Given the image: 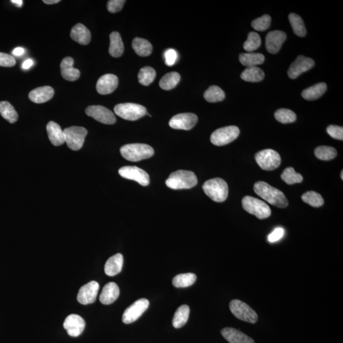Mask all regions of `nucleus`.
Returning <instances> with one entry per match:
<instances>
[{"label":"nucleus","instance_id":"41","mask_svg":"<svg viewBox=\"0 0 343 343\" xmlns=\"http://www.w3.org/2000/svg\"><path fill=\"white\" fill-rule=\"evenodd\" d=\"M281 178L287 184L301 183L303 180L302 175L296 173L293 168L288 167L283 172Z\"/></svg>","mask_w":343,"mask_h":343},{"label":"nucleus","instance_id":"26","mask_svg":"<svg viewBox=\"0 0 343 343\" xmlns=\"http://www.w3.org/2000/svg\"><path fill=\"white\" fill-rule=\"evenodd\" d=\"M123 264L124 257L122 254L118 253L111 256L106 262L105 266V274L110 277L118 275L121 271Z\"/></svg>","mask_w":343,"mask_h":343},{"label":"nucleus","instance_id":"47","mask_svg":"<svg viewBox=\"0 0 343 343\" xmlns=\"http://www.w3.org/2000/svg\"><path fill=\"white\" fill-rule=\"evenodd\" d=\"M164 57L166 65L168 66H172L175 64L178 59V53L174 49L169 48L165 51Z\"/></svg>","mask_w":343,"mask_h":343},{"label":"nucleus","instance_id":"27","mask_svg":"<svg viewBox=\"0 0 343 343\" xmlns=\"http://www.w3.org/2000/svg\"><path fill=\"white\" fill-rule=\"evenodd\" d=\"M110 45L109 53L113 57H119L123 55L124 45L120 35L118 32L111 33L110 36Z\"/></svg>","mask_w":343,"mask_h":343},{"label":"nucleus","instance_id":"17","mask_svg":"<svg viewBox=\"0 0 343 343\" xmlns=\"http://www.w3.org/2000/svg\"><path fill=\"white\" fill-rule=\"evenodd\" d=\"M63 326L70 336L78 337L84 332L85 322L82 316L71 314L65 320Z\"/></svg>","mask_w":343,"mask_h":343},{"label":"nucleus","instance_id":"20","mask_svg":"<svg viewBox=\"0 0 343 343\" xmlns=\"http://www.w3.org/2000/svg\"><path fill=\"white\" fill-rule=\"evenodd\" d=\"M74 60L71 57H65L61 63L62 77L67 81H76L80 77V71L74 67Z\"/></svg>","mask_w":343,"mask_h":343},{"label":"nucleus","instance_id":"12","mask_svg":"<svg viewBox=\"0 0 343 343\" xmlns=\"http://www.w3.org/2000/svg\"><path fill=\"white\" fill-rule=\"evenodd\" d=\"M118 173L122 178L136 181L143 186H146L150 184L148 174L136 166H125L119 168Z\"/></svg>","mask_w":343,"mask_h":343},{"label":"nucleus","instance_id":"25","mask_svg":"<svg viewBox=\"0 0 343 343\" xmlns=\"http://www.w3.org/2000/svg\"><path fill=\"white\" fill-rule=\"evenodd\" d=\"M70 36L72 40L83 45H88L91 40L90 31L80 23L72 28Z\"/></svg>","mask_w":343,"mask_h":343},{"label":"nucleus","instance_id":"13","mask_svg":"<svg viewBox=\"0 0 343 343\" xmlns=\"http://www.w3.org/2000/svg\"><path fill=\"white\" fill-rule=\"evenodd\" d=\"M198 121V117L193 113H181L176 114L170 119L169 126L177 130L189 131L193 128Z\"/></svg>","mask_w":343,"mask_h":343},{"label":"nucleus","instance_id":"50","mask_svg":"<svg viewBox=\"0 0 343 343\" xmlns=\"http://www.w3.org/2000/svg\"><path fill=\"white\" fill-rule=\"evenodd\" d=\"M33 65V61L32 59H27L23 62L22 67L23 69H30L31 66Z\"/></svg>","mask_w":343,"mask_h":343},{"label":"nucleus","instance_id":"30","mask_svg":"<svg viewBox=\"0 0 343 343\" xmlns=\"http://www.w3.org/2000/svg\"><path fill=\"white\" fill-rule=\"evenodd\" d=\"M132 48L137 55L147 57L152 53L153 46L149 41L141 38H134L132 41Z\"/></svg>","mask_w":343,"mask_h":343},{"label":"nucleus","instance_id":"45","mask_svg":"<svg viewBox=\"0 0 343 343\" xmlns=\"http://www.w3.org/2000/svg\"><path fill=\"white\" fill-rule=\"evenodd\" d=\"M327 132L332 138L341 140L343 139V128L337 126H329L327 128Z\"/></svg>","mask_w":343,"mask_h":343},{"label":"nucleus","instance_id":"23","mask_svg":"<svg viewBox=\"0 0 343 343\" xmlns=\"http://www.w3.org/2000/svg\"><path fill=\"white\" fill-rule=\"evenodd\" d=\"M119 289L115 283L110 282L105 285L101 293L100 300L103 305H111L119 297Z\"/></svg>","mask_w":343,"mask_h":343},{"label":"nucleus","instance_id":"10","mask_svg":"<svg viewBox=\"0 0 343 343\" xmlns=\"http://www.w3.org/2000/svg\"><path fill=\"white\" fill-rule=\"evenodd\" d=\"M240 130L236 126L223 127L215 131L210 136V141L213 144L222 146L229 144L237 138Z\"/></svg>","mask_w":343,"mask_h":343},{"label":"nucleus","instance_id":"36","mask_svg":"<svg viewBox=\"0 0 343 343\" xmlns=\"http://www.w3.org/2000/svg\"><path fill=\"white\" fill-rule=\"evenodd\" d=\"M204 96L207 102L217 103L225 100V93L218 86L213 85L205 91Z\"/></svg>","mask_w":343,"mask_h":343},{"label":"nucleus","instance_id":"16","mask_svg":"<svg viewBox=\"0 0 343 343\" xmlns=\"http://www.w3.org/2000/svg\"><path fill=\"white\" fill-rule=\"evenodd\" d=\"M100 289V284L97 282L91 281L82 286L77 296V300L82 305H89L94 303Z\"/></svg>","mask_w":343,"mask_h":343},{"label":"nucleus","instance_id":"44","mask_svg":"<svg viewBox=\"0 0 343 343\" xmlns=\"http://www.w3.org/2000/svg\"><path fill=\"white\" fill-rule=\"evenodd\" d=\"M271 20V17L270 15H262V17L257 18L252 22V27L256 31H263L270 28Z\"/></svg>","mask_w":343,"mask_h":343},{"label":"nucleus","instance_id":"18","mask_svg":"<svg viewBox=\"0 0 343 343\" xmlns=\"http://www.w3.org/2000/svg\"><path fill=\"white\" fill-rule=\"evenodd\" d=\"M287 38V35L284 31H273L267 34L266 37V47L270 54L279 53L283 43Z\"/></svg>","mask_w":343,"mask_h":343},{"label":"nucleus","instance_id":"38","mask_svg":"<svg viewBox=\"0 0 343 343\" xmlns=\"http://www.w3.org/2000/svg\"><path fill=\"white\" fill-rule=\"evenodd\" d=\"M314 155L320 160L328 161L336 158L337 151L335 148L331 146L321 145V146L317 147L314 150Z\"/></svg>","mask_w":343,"mask_h":343},{"label":"nucleus","instance_id":"5","mask_svg":"<svg viewBox=\"0 0 343 343\" xmlns=\"http://www.w3.org/2000/svg\"><path fill=\"white\" fill-rule=\"evenodd\" d=\"M242 207L249 214L255 215L259 219H266L272 214L271 209L266 203L251 196L244 197Z\"/></svg>","mask_w":343,"mask_h":343},{"label":"nucleus","instance_id":"4","mask_svg":"<svg viewBox=\"0 0 343 343\" xmlns=\"http://www.w3.org/2000/svg\"><path fill=\"white\" fill-rule=\"evenodd\" d=\"M205 193L215 202H223L228 195V186L225 180L214 178L208 180L203 185Z\"/></svg>","mask_w":343,"mask_h":343},{"label":"nucleus","instance_id":"35","mask_svg":"<svg viewBox=\"0 0 343 343\" xmlns=\"http://www.w3.org/2000/svg\"><path fill=\"white\" fill-rule=\"evenodd\" d=\"M197 276L194 274H179L174 278L173 284L177 288L188 287L196 282Z\"/></svg>","mask_w":343,"mask_h":343},{"label":"nucleus","instance_id":"54","mask_svg":"<svg viewBox=\"0 0 343 343\" xmlns=\"http://www.w3.org/2000/svg\"><path fill=\"white\" fill-rule=\"evenodd\" d=\"M341 179H343V171L342 170L341 171Z\"/></svg>","mask_w":343,"mask_h":343},{"label":"nucleus","instance_id":"53","mask_svg":"<svg viewBox=\"0 0 343 343\" xmlns=\"http://www.w3.org/2000/svg\"><path fill=\"white\" fill-rule=\"evenodd\" d=\"M12 4L16 5L18 7H22L23 5V1L22 0H12Z\"/></svg>","mask_w":343,"mask_h":343},{"label":"nucleus","instance_id":"28","mask_svg":"<svg viewBox=\"0 0 343 343\" xmlns=\"http://www.w3.org/2000/svg\"><path fill=\"white\" fill-rule=\"evenodd\" d=\"M327 88V85L325 83H318L304 90L302 97L307 101L318 100L326 92Z\"/></svg>","mask_w":343,"mask_h":343},{"label":"nucleus","instance_id":"9","mask_svg":"<svg viewBox=\"0 0 343 343\" xmlns=\"http://www.w3.org/2000/svg\"><path fill=\"white\" fill-rule=\"evenodd\" d=\"M230 308L234 316L240 321L255 324L258 316L255 311L246 303L240 300H234L230 303Z\"/></svg>","mask_w":343,"mask_h":343},{"label":"nucleus","instance_id":"21","mask_svg":"<svg viewBox=\"0 0 343 343\" xmlns=\"http://www.w3.org/2000/svg\"><path fill=\"white\" fill-rule=\"evenodd\" d=\"M54 90L50 86H44L31 91L29 98L32 102L41 104L47 102L54 97Z\"/></svg>","mask_w":343,"mask_h":343},{"label":"nucleus","instance_id":"3","mask_svg":"<svg viewBox=\"0 0 343 343\" xmlns=\"http://www.w3.org/2000/svg\"><path fill=\"white\" fill-rule=\"evenodd\" d=\"M122 157L131 162H139L148 159L154 155V150L150 145L140 143L129 144L120 148Z\"/></svg>","mask_w":343,"mask_h":343},{"label":"nucleus","instance_id":"24","mask_svg":"<svg viewBox=\"0 0 343 343\" xmlns=\"http://www.w3.org/2000/svg\"><path fill=\"white\" fill-rule=\"evenodd\" d=\"M46 131L52 144L56 146L63 144L65 142L64 132L59 124L51 121L46 126Z\"/></svg>","mask_w":343,"mask_h":343},{"label":"nucleus","instance_id":"32","mask_svg":"<svg viewBox=\"0 0 343 343\" xmlns=\"http://www.w3.org/2000/svg\"><path fill=\"white\" fill-rule=\"evenodd\" d=\"M190 309L188 306L182 305L174 314L173 324L176 329L181 328L187 323L189 318Z\"/></svg>","mask_w":343,"mask_h":343},{"label":"nucleus","instance_id":"1","mask_svg":"<svg viewBox=\"0 0 343 343\" xmlns=\"http://www.w3.org/2000/svg\"><path fill=\"white\" fill-rule=\"evenodd\" d=\"M254 190L257 195L274 206L285 208L288 202L283 192L264 181H258L254 184Z\"/></svg>","mask_w":343,"mask_h":343},{"label":"nucleus","instance_id":"43","mask_svg":"<svg viewBox=\"0 0 343 343\" xmlns=\"http://www.w3.org/2000/svg\"><path fill=\"white\" fill-rule=\"evenodd\" d=\"M275 117L277 121L284 124L292 123L296 120V113L288 109H279L275 112Z\"/></svg>","mask_w":343,"mask_h":343},{"label":"nucleus","instance_id":"51","mask_svg":"<svg viewBox=\"0 0 343 343\" xmlns=\"http://www.w3.org/2000/svg\"><path fill=\"white\" fill-rule=\"evenodd\" d=\"M24 53V49L21 47L15 48L12 52V54L15 56H21Z\"/></svg>","mask_w":343,"mask_h":343},{"label":"nucleus","instance_id":"11","mask_svg":"<svg viewBox=\"0 0 343 343\" xmlns=\"http://www.w3.org/2000/svg\"><path fill=\"white\" fill-rule=\"evenodd\" d=\"M149 301L146 299H140L127 308L122 316L124 323L129 324L136 321L149 306Z\"/></svg>","mask_w":343,"mask_h":343},{"label":"nucleus","instance_id":"31","mask_svg":"<svg viewBox=\"0 0 343 343\" xmlns=\"http://www.w3.org/2000/svg\"><path fill=\"white\" fill-rule=\"evenodd\" d=\"M264 78V72L258 67H247L241 74V79L248 82H259Z\"/></svg>","mask_w":343,"mask_h":343},{"label":"nucleus","instance_id":"14","mask_svg":"<svg viewBox=\"0 0 343 343\" xmlns=\"http://www.w3.org/2000/svg\"><path fill=\"white\" fill-rule=\"evenodd\" d=\"M86 114L101 123L112 125L116 121L114 113L102 106H90L86 109Z\"/></svg>","mask_w":343,"mask_h":343},{"label":"nucleus","instance_id":"29","mask_svg":"<svg viewBox=\"0 0 343 343\" xmlns=\"http://www.w3.org/2000/svg\"><path fill=\"white\" fill-rule=\"evenodd\" d=\"M264 56L261 53H242L239 56V61L247 67H256L264 61Z\"/></svg>","mask_w":343,"mask_h":343},{"label":"nucleus","instance_id":"52","mask_svg":"<svg viewBox=\"0 0 343 343\" xmlns=\"http://www.w3.org/2000/svg\"><path fill=\"white\" fill-rule=\"evenodd\" d=\"M43 3H45V4L47 5H53L56 4L57 3H59L60 0H44Z\"/></svg>","mask_w":343,"mask_h":343},{"label":"nucleus","instance_id":"2","mask_svg":"<svg viewBox=\"0 0 343 343\" xmlns=\"http://www.w3.org/2000/svg\"><path fill=\"white\" fill-rule=\"evenodd\" d=\"M165 183L173 189H190L197 185L198 179L193 172L179 170L172 173Z\"/></svg>","mask_w":343,"mask_h":343},{"label":"nucleus","instance_id":"33","mask_svg":"<svg viewBox=\"0 0 343 343\" xmlns=\"http://www.w3.org/2000/svg\"><path fill=\"white\" fill-rule=\"evenodd\" d=\"M0 114L10 124H14L18 119V114L14 106L8 101L0 102Z\"/></svg>","mask_w":343,"mask_h":343},{"label":"nucleus","instance_id":"7","mask_svg":"<svg viewBox=\"0 0 343 343\" xmlns=\"http://www.w3.org/2000/svg\"><path fill=\"white\" fill-rule=\"evenodd\" d=\"M65 142L67 146L74 151L81 149L84 145L88 132L82 127H71L64 130Z\"/></svg>","mask_w":343,"mask_h":343},{"label":"nucleus","instance_id":"49","mask_svg":"<svg viewBox=\"0 0 343 343\" xmlns=\"http://www.w3.org/2000/svg\"><path fill=\"white\" fill-rule=\"evenodd\" d=\"M285 234V230L284 228L281 227H278L275 228L274 231L268 235L267 240L270 243L277 242L282 239Z\"/></svg>","mask_w":343,"mask_h":343},{"label":"nucleus","instance_id":"48","mask_svg":"<svg viewBox=\"0 0 343 343\" xmlns=\"http://www.w3.org/2000/svg\"><path fill=\"white\" fill-rule=\"evenodd\" d=\"M16 61L9 54L0 53V66L12 67L15 66Z\"/></svg>","mask_w":343,"mask_h":343},{"label":"nucleus","instance_id":"15","mask_svg":"<svg viewBox=\"0 0 343 343\" xmlns=\"http://www.w3.org/2000/svg\"><path fill=\"white\" fill-rule=\"evenodd\" d=\"M314 66L312 59L300 56L291 64L288 70V75L291 79H296L303 72L309 71Z\"/></svg>","mask_w":343,"mask_h":343},{"label":"nucleus","instance_id":"39","mask_svg":"<svg viewBox=\"0 0 343 343\" xmlns=\"http://www.w3.org/2000/svg\"><path fill=\"white\" fill-rule=\"evenodd\" d=\"M156 71L153 67L149 66L142 67L138 74V80L140 84L144 86L150 85L154 81L156 77Z\"/></svg>","mask_w":343,"mask_h":343},{"label":"nucleus","instance_id":"40","mask_svg":"<svg viewBox=\"0 0 343 343\" xmlns=\"http://www.w3.org/2000/svg\"><path fill=\"white\" fill-rule=\"evenodd\" d=\"M261 39L258 33L251 32L249 33L248 39L243 43V48L248 53H253L261 46Z\"/></svg>","mask_w":343,"mask_h":343},{"label":"nucleus","instance_id":"37","mask_svg":"<svg viewBox=\"0 0 343 343\" xmlns=\"http://www.w3.org/2000/svg\"><path fill=\"white\" fill-rule=\"evenodd\" d=\"M288 20H289L293 33L296 35L300 36V37H304L306 36V30L302 18L299 16L298 15L292 13V14L288 15Z\"/></svg>","mask_w":343,"mask_h":343},{"label":"nucleus","instance_id":"6","mask_svg":"<svg viewBox=\"0 0 343 343\" xmlns=\"http://www.w3.org/2000/svg\"><path fill=\"white\" fill-rule=\"evenodd\" d=\"M114 111L116 115L129 121L137 120L147 113L144 106L135 103L119 104L114 107Z\"/></svg>","mask_w":343,"mask_h":343},{"label":"nucleus","instance_id":"46","mask_svg":"<svg viewBox=\"0 0 343 343\" xmlns=\"http://www.w3.org/2000/svg\"><path fill=\"white\" fill-rule=\"evenodd\" d=\"M126 1L124 0H110L108 1L107 9L111 13H116L120 11Z\"/></svg>","mask_w":343,"mask_h":343},{"label":"nucleus","instance_id":"34","mask_svg":"<svg viewBox=\"0 0 343 343\" xmlns=\"http://www.w3.org/2000/svg\"><path fill=\"white\" fill-rule=\"evenodd\" d=\"M180 75L177 72H171L166 74L160 81V87L165 90L173 89L180 81Z\"/></svg>","mask_w":343,"mask_h":343},{"label":"nucleus","instance_id":"42","mask_svg":"<svg viewBox=\"0 0 343 343\" xmlns=\"http://www.w3.org/2000/svg\"><path fill=\"white\" fill-rule=\"evenodd\" d=\"M303 201L313 207H320L324 204L322 197L315 191H310L304 193L301 197Z\"/></svg>","mask_w":343,"mask_h":343},{"label":"nucleus","instance_id":"8","mask_svg":"<svg viewBox=\"0 0 343 343\" xmlns=\"http://www.w3.org/2000/svg\"><path fill=\"white\" fill-rule=\"evenodd\" d=\"M257 164L262 170L271 171L276 169L281 163V157L276 151L267 149L261 151L255 155Z\"/></svg>","mask_w":343,"mask_h":343},{"label":"nucleus","instance_id":"22","mask_svg":"<svg viewBox=\"0 0 343 343\" xmlns=\"http://www.w3.org/2000/svg\"><path fill=\"white\" fill-rule=\"evenodd\" d=\"M222 334L230 343H255L251 337L238 330L231 327L223 329Z\"/></svg>","mask_w":343,"mask_h":343},{"label":"nucleus","instance_id":"19","mask_svg":"<svg viewBox=\"0 0 343 343\" xmlns=\"http://www.w3.org/2000/svg\"><path fill=\"white\" fill-rule=\"evenodd\" d=\"M118 79L116 75L106 74L100 78L96 85L97 92L102 95L110 94L116 89Z\"/></svg>","mask_w":343,"mask_h":343}]
</instances>
